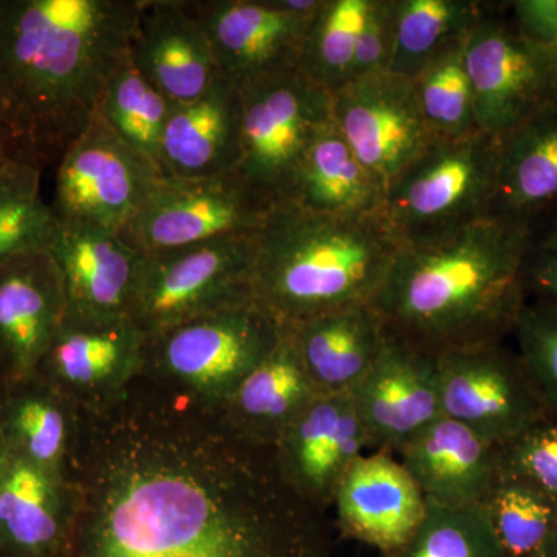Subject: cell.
<instances>
[{
  "label": "cell",
  "instance_id": "37",
  "mask_svg": "<svg viewBox=\"0 0 557 557\" xmlns=\"http://www.w3.org/2000/svg\"><path fill=\"white\" fill-rule=\"evenodd\" d=\"M511 336L542 398L557 412V302L525 300Z\"/></svg>",
  "mask_w": 557,
  "mask_h": 557
},
{
  "label": "cell",
  "instance_id": "8",
  "mask_svg": "<svg viewBox=\"0 0 557 557\" xmlns=\"http://www.w3.org/2000/svg\"><path fill=\"white\" fill-rule=\"evenodd\" d=\"M242 91L237 174L270 203H284L313 143L333 123L332 94L295 72Z\"/></svg>",
  "mask_w": 557,
  "mask_h": 557
},
{
  "label": "cell",
  "instance_id": "16",
  "mask_svg": "<svg viewBox=\"0 0 557 557\" xmlns=\"http://www.w3.org/2000/svg\"><path fill=\"white\" fill-rule=\"evenodd\" d=\"M282 479L317 511L333 507L341 480L370 453L350 394L318 395L273 446Z\"/></svg>",
  "mask_w": 557,
  "mask_h": 557
},
{
  "label": "cell",
  "instance_id": "27",
  "mask_svg": "<svg viewBox=\"0 0 557 557\" xmlns=\"http://www.w3.org/2000/svg\"><path fill=\"white\" fill-rule=\"evenodd\" d=\"M318 395L348 394L369 372L386 338L372 304L327 311L289 327Z\"/></svg>",
  "mask_w": 557,
  "mask_h": 557
},
{
  "label": "cell",
  "instance_id": "28",
  "mask_svg": "<svg viewBox=\"0 0 557 557\" xmlns=\"http://www.w3.org/2000/svg\"><path fill=\"white\" fill-rule=\"evenodd\" d=\"M384 197L383 183L332 123L307 152L285 201L319 214L370 215L383 212Z\"/></svg>",
  "mask_w": 557,
  "mask_h": 557
},
{
  "label": "cell",
  "instance_id": "21",
  "mask_svg": "<svg viewBox=\"0 0 557 557\" xmlns=\"http://www.w3.org/2000/svg\"><path fill=\"white\" fill-rule=\"evenodd\" d=\"M64 318V289L49 251L0 269V357L13 379L39 372Z\"/></svg>",
  "mask_w": 557,
  "mask_h": 557
},
{
  "label": "cell",
  "instance_id": "18",
  "mask_svg": "<svg viewBox=\"0 0 557 557\" xmlns=\"http://www.w3.org/2000/svg\"><path fill=\"white\" fill-rule=\"evenodd\" d=\"M129 61L174 104L197 100L222 78L193 0H139Z\"/></svg>",
  "mask_w": 557,
  "mask_h": 557
},
{
  "label": "cell",
  "instance_id": "9",
  "mask_svg": "<svg viewBox=\"0 0 557 557\" xmlns=\"http://www.w3.org/2000/svg\"><path fill=\"white\" fill-rule=\"evenodd\" d=\"M271 208L236 171L212 177H160L119 234L138 255H153L256 233Z\"/></svg>",
  "mask_w": 557,
  "mask_h": 557
},
{
  "label": "cell",
  "instance_id": "4",
  "mask_svg": "<svg viewBox=\"0 0 557 557\" xmlns=\"http://www.w3.org/2000/svg\"><path fill=\"white\" fill-rule=\"evenodd\" d=\"M399 247L383 212L333 215L274 205L259 231L252 299L285 327L372 304Z\"/></svg>",
  "mask_w": 557,
  "mask_h": 557
},
{
  "label": "cell",
  "instance_id": "24",
  "mask_svg": "<svg viewBox=\"0 0 557 557\" xmlns=\"http://www.w3.org/2000/svg\"><path fill=\"white\" fill-rule=\"evenodd\" d=\"M242 91L225 76L197 100L175 104L163 139V177L194 178L228 174L239 166Z\"/></svg>",
  "mask_w": 557,
  "mask_h": 557
},
{
  "label": "cell",
  "instance_id": "29",
  "mask_svg": "<svg viewBox=\"0 0 557 557\" xmlns=\"http://www.w3.org/2000/svg\"><path fill=\"white\" fill-rule=\"evenodd\" d=\"M395 46L388 73L416 79L450 40L474 27L480 0H394Z\"/></svg>",
  "mask_w": 557,
  "mask_h": 557
},
{
  "label": "cell",
  "instance_id": "25",
  "mask_svg": "<svg viewBox=\"0 0 557 557\" xmlns=\"http://www.w3.org/2000/svg\"><path fill=\"white\" fill-rule=\"evenodd\" d=\"M72 522L67 478L11 454L0 482V556H58L67 545Z\"/></svg>",
  "mask_w": 557,
  "mask_h": 557
},
{
  "label": "cell",
  "instance_id": "6",
  "mask_svg": "<svg viewBox=\"0 0 557 557\" xmlns=\"http://www.w3.org/2000/svg\"><path fill=\"white\" fill-rule=\"evenodd\" d=\"M285 332L270 311L248 299L146 339L145 369L197 405L222 410Z\"/></svg>",
  "mask_w": 557,
  "mask_h": 557
},
{
  "label": "cell",
  "instance_id": "32",
  "mask_svg": "<svg viewBox=\"0 0 557 557\" xmlns=\"http://www.w3.org/2000/svg\"><path fill=\"white\" fill-rule=\"evenodd\" d=\"M368 7L369 0H322L304 36L298 72L329 94L346 86Z\"/></svg>",
  "mask_w": 557,
  "mask_h": 557
},
{
  "label": "cell",
  "instance_id": "42",
  "mask_svg": "<svg viewBox=\"0 0 557 557\" xmlns=\"http://www.w3.org/2000/svg\"><path fill=\"white\" fill-rule=\"evenodd\" d=\"M10 458L9 443H7L5 434H3L2 426H0V482H2L7 468H9Z\"/></svg>",
  "mask_w": 557,
  "mask_h": 557
},
{
  "label": "cell",
  "instance_id": "23",
  "mask_svg": "<svg viewBox=\"0 0 557 557\" xmlns=\"http://www.w3.org/2000/svg\"><path fill=\"white\" fill-rule=\"evenodd\" d=\"M498 141L500 159L487 218L541 233L557 222V101Z\"/></svg>",
  "mask_w": 557,
  "mask_h": 557
},
{
  "label": "cell",
  "instance_id": "1",
  "mask_svg": "<svg viewBox=\"0 0 557 557\" xmlns=\"http://www.w3.org/2000/svg\"><path fill=\"white\" fill-rule=\"evenodd\" d=\"M83 406L65 475L78 557H306L319 511L220 410L132 383Z\"/></svg>",
  "mask_w": 557,
  "mask_h": 557
},
{
  "label": "cell",
  "instance_id": "33",
  "mask_svg": "<svg viewBox=\"0 0 557 557\" xmlns=\"http://www.w3.org/2000/svg\"><path fill=\"white\" fill-rule=\"evenodd\" d=\"M40 180L42 172L14 161L0 168V269L50 247L58 219Z\"/></svg>",
  "mask_w": 557,
  "mask_h": 557
},
{
  "label": "cell",
  "instance_id": "15",
  "mask_svg": "<svg viewBox=\"0 0 557 557\" xmlns=\"http://www.w3.org/2000/svg\"><path fill=\"white\" fill-rule=\"evenodd\" d=\"M348 394L370 453L384 450L397 456L403 446L442 417L437 355L386 329L379 357Z\"/></svg>",
  "mask_w": 557,
  "mask_h": 557
},
{
  "label": "cell",
  "instance_id": "19",
  "mask_svg": "<svg viewBox=\"0 0 557 557\" xmlns=\"http://www.w3.org/2000/svg\"><path fill=\"white\" fill-rule=\"evenodd\" d=\"M333 507L344 536L388 555L413 536L428 502L397 456L373 450L348 469Z\"/></svg>",
  "mask_w": 557,
  "mask_h": 557
},
{
  "label": "cell",
  "instance_id": "38",
  "mask_svg": "<svg viewBox=\"0 0 557 557\" xmlns=\"http://www.w3.org/2000/svg\"><path fill=\"white\" fill-rule=\"evenodd\" d=\"M500 469L525 480L557 505V412L500 446Z\"/></svg>",
  "mask_w": 557,
  "mask_h": 557
},
{
  "label": "cell",
  "instance_id": "13",
  "mask_svg": "<svg viewBox=\"0 0 557 557\" xmlns=\"http://www.w3.org/2000/svg\"><path fill=\"white\" fill-rule=\"evenodd\" d=\"M219 72L244 89L298 70L300 47L322 0H193Z\"/></svg>",
  "mask_w": 557,
  "mask_h": 557
},
{
  "label": "cell",
  "instance_id": "41",
  "mask_svg": "<svg viewBox=\"0 0 557 557\" xmlns=\"http://www.w3.org/2000/svg\"><path fill=\"white\" fill-rule=\"evenodd\" d=\"M507 9L520 35L557 64V0H512Z\"/></svg>",
  "mask_w": 557,
  "mask_h": 557
},
{
  "label": "cell",
  "instance_id": "5",
  "mask_svg": "<svg viewBox=\"0 0 557 557\" xmlns=\"http://www.w3.org/2000/svg\"><path fill=\"white\" fill-rule=\"evenodd\" d=\"M500 141L483 132L437 137L387 186L383 218L401 245L424 244L487 218Z\"/></svg>",
  "mask_w": 557,
  "mask_h": 557
},
{
  "label": "cell",
  "instance_id": "40",
  "mask_svg": "<svg viewBox=\"0 0 557 557\" xmlns=\"http://www.w3.org/2000/svg\"><path fill=\"white\" fill-rule=\"evenodd\" d=\"M522 282L527 300L557 302V222L534 236Z\"/></svg>",
  "mask_w": 557,
  "mask_h": 557
},
{
  "label": "cell",
  "instance_id": "22",
  "mask_svg": "<svg viewBox=\"0 0 557 557\" xmlns=\"http://www.w3.org/2000/svg\"><path fill=\"white\" fill-rule=\"evenodd\" d=\"M146 338L126 321L86 324L64 318L40 364L64 391L83 403L113 397L145 369Z\"/></svg>",
  "mask_w": 557,
  "mask_h": 557
},
{
  "label": "cell",
  "instance_id": "17",
  "mask_svg": "<svg viewBox=\"0 0 557 557\" xmlns=\"http://www.w3.org/2000/svg\"><path fill=\"white\" fill-rule=\"evenodd\" d=\"M47 251L64 289L65 318L86 324L129 319L141 255L119 233L94 223L58 220Z\"/></svg>",
  "mask_w": 557,
  "mask_h": 557
},
{
  "label": "cell",
  "instance_id": "2",
  "mask_svg": "<svg viewBox=\"0 0 557 557\" xmlns=\"http://www.w3.org/2000/svg\"><path fill=\"white\" fill-rule=\"evenodd\" d=\"M139 0H0V135L42 172L97 116L129 61Z\"/></svg>",
  "mask_w": 557,
  "mask_h": 557
},
{
  "label": "cell",
  "instance_id": "39",
  "mask_svg": "<svg viewBox=\"0 0 557 557\" xmlns=\"http://www.w3.org/2000/svg\"><path fill=\"white\" fill-rule=\"evenodd\" d=\"M394 0H369L364 20H362L358 33L350 81L375 75V73L388 72L392 54H394Z\"/></svg>",
  "mask_w": 557,
  "mask_h": 557
},
{
  "label": "cell",
  "instance_id": "30",
  "mask_svg": "<svg viewBox=\"0 0 557 557\" xmlns=\"http://www.w3.org/2000/svg\"><path fill=\"white\" fill-rule=\"evenodd\" d=\"M0 426L13 456L65 475L72 423L61 395L46 388H24L0 408Z\"/></svg>",
  "mask_w": 557,
  "mask_h": 557
},
{
  "label": "cell",
  "instance_id": "3",
  "mask_svg": "<svg viewBox=\"0 0 557 557\" xmlns=\"http://www.w3.org/2000/svg\"><path fill=\"white\" fill-rule=\"evenodd\" d=\"M528 226L483 218L440 239L401 245L372 300L388 332L438 355L512 335L523 304Z\"/></svg>",
  "mask_w": 557,
  "mask_h": 557
},
{
  "label": "cell",
  "instance_id": "36",
  "mask_svg": "<svg viewBox=\"0 0 557 557\" xmlns=\"http://www.w3.org/2000/svg\"><path fill=\"white\" fill-rule=\"evenodd\" d=\"M383 557H505L486 508L429 504L413 536Z\"/></svg>",
  "mask_w": 557,
  "mask_h": 557
},
{
  "label": "cell",
  "instance_id": "45",
  "mask_svg": "<svg viewBox=\"0 0 557 557\" xmlns=\"http://www.w3.org/2000/svg\"><path fill=\"white\" fill-rule=\"evenodd\" d=\"M0 557H2V556H0Z\"/></svg>",
  "mask_w": 557,
  "mask_h": 557
},
{
  "label": "cell",
  "instance_id": "43",
  "mask_svg": "<svg viewBox=\"0 0 557 557\" xmlns=\"http://www.w3.org/2000/svg\"><path fill=\"white\" fill-rule=\"evenodd\" d=\"M544 557H557V527L553 533L552 541H549L547 552Z\"/></svg>",
  "mask_w": 557,
  "mask_h": 557
},
{
  "label": "cell",
  "instance_id": "44",
  "mask_svg": "<svg viewBox=\"0 0 557 557\" xmlns=\"http://www.w3.org/2000/svg\"><path fill=\"white\" fill-rule=\"evenodd\" d=\"M9 159H7L5 148H3L2 135H0V168L3 164L9 163Z\"/></svg>",
  "mask_w": 557,
  "mask_h": 557
},
{
  "label": "cell",
  "instance_id": "34",
  "mask_svg": "<svg viewBox=\"0 0 557 557\" xmlns=\"http://www.w3.org/2000/svg\"><path fill=\"white\" fill-rule=\"evenodd\" d=\"M174 106L127 61L106 87L98 113L124 143L159 168L161 139Z\"/></svg>",
  "mask_w": 557,
  "mask_h": 557
},
{
  "label": "cell",
  "instance_id": "14",
  "mask_svg": "<svg viewBox=\"0 0 557 557\" xmlns=\"http://www.w3.org/2000/svg\"><path fill=\"white\" fill-rule=\"evenodd\" d=\"M333 123L384 188L431 146L416 81L375 73L332 94Z\"/></svg>",
  "mask_w": 557,
  "mask_h": 557
},
{
  "label": "cell",
  "instance_id": "12",
  "mask_svg": "<svg viewBox=\"0 0 557 557\" xmlns=\"http://www.w3.org/2000/svg\"><path fill=\"white\" fill-rule=\"evenodd\" d=\"M160 177L157 164L132 149L97 113L54 166L50 207L58 220L120 233Z\"/></svg>",
  "mask_w": 557,
  "mask_h": 557
},
{
  "label": "cell",
  "instance_id": "7",
  "mask_svg": "<svg viewBox=\"0 0 557 557\" xmlns=\"http://www.w3.org/2000/svg\"><path fill=\"white\" fill-rule=\"evenodd\" d=\"M259 231L141 255L129 310L132 324L149 339L252 299Z\"/></svg>",
  "mask_w": 557,
  "mask_h": 557
},
{
  "label": "cell",
  "instance_id": "20",
  "mask_svg": "<svg viewBox=\"0 0 557 557\" xmlns=\"http://www.w3.org/2000/svg\"><path fill=\"white\" fill-rule=\"evenodd\" d=\"M429 504L482 507L500 474V446L442 416L397 454Z\"/></svg>",
  "mask_w": 557,
  "mask_h": 557
},
{
  "label": "cell",
  "instance_id": "31",
  "mask_svg": "<svg viewBox=\"0 0 557 557\" xmlns=\"http://www.w3.org/2000/svg\"><path fill=\"white\" fill-rule=\"evenodd\" d=\"M471 30L446 44L413 79L424 119L437 137H467L480 132L467 61Z\"/></svg>",
  "mask_w": 557,
  "mask_h": 557
},
{
  "label": "cell",
  "instance_id": "26",
  "mask_svg": "<svg viewBox=\"0 0 557 557\" xmlns=\"http://www.w3.org/2000/svg\"><path fill=\"white\" fill-rule=\"evenodd\" d=\"M317 397L293 330L287 327L274 350L242 381L220 413L239 437L273 448L282 431Z\"/></svg>",
  "mask_w": 557,
  "mask_h": 557
},
{
  "label": "cell",
  "instance_id": "11",
  "mask_svg": "<svg viewBox=\"0 0 557 557\" xmlns=\"http://www.w3.org/2000/svg\"><path fill=\"white\" fill-rule=\"evenodd\" d=\"M437 368L442 416L494 445H507L552 410L507 339L442 351Z\"/></svg>",
  "mask_w": 557,
  "mask_h": 557
},
{
  "label": "cell",
  "instance_id": "35",
  "mask_svg": "<svg viewBox=\"0 0 557 557\" xmlns=\"http://www.w3.org/2000/svg\"><path fill=\"white\" fill-rule=\"evenodd\" d=\"M505 557H544L557 527V505L541 491L502 471L485 505Z\"/></svg>",
  "mask_w": 557,
  "mask_h": 557
},
{
  "label": "cell",
  "instance_id": "10",
  "mask_svg": "<svg viewBox=\"0 0 557 557\" xmlns=\"http://www.w3.org/2000/svg\"><path fill=\"white\" fill-rule=\"evenodd\" d=\"M467 61L479 131L502 139L557 101V64L518 30L507 2H485Z\"/></svg>",
  "mask_w": 557,
  "mask_h": 557
}]
</instances>
